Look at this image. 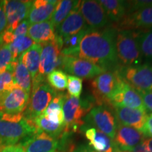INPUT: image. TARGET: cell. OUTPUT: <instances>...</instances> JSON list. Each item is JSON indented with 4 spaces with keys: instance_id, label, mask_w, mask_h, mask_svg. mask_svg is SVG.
I'll return each mask as SVG.
<instances>
[{
    "instance_id": "obj_1",
    "label": "cell",
    "mask_w": 152,
    "mask_h": 152,
    "mask_svg": "<svg viewBox=\"0 0 152 152\" xmlns=\"http://www.w3.org/2000/svg\"><path fill=\"white\" fill-rule=\"evenodd\" d=\"M117 31L111 26L89 31L80 42L77 57L90 61L106 71L116 70L119 68L115 46Z\"/></svg>"
},
{
    "instance_id": "obj_2",
    "label": "cell",
    "mask_w": 152,
    "mask_h": 152,
    "mask_svg": "<svg viewBox=\"0 0 152 152\" xmlns=\"http://www.w3.org/2000/svg\"><path fill=\"white\" fill-rule=\"evenodd\" d=\"M39 130L33 121L23 113H0V145H13Z\"/></svg>"
},
{
    "instance_id": "obj_3",
    "label": "cell",
    "mask_w": 152,
    "mask_h": 152,
    "mask_svg": "<svg viewBox=\"0 0 152 152\" xmlns=\"http://www.w3.org/2000/svg\"><path fill=\"white\" fill-rule=\"evenodd\" d=\"M94 100L92 97L80 99L67 94L63 106L64 133L69 134L71 131L75 132L84 124L85 117L94 107Z\"/></svg>"
},
{
    "instance_id": "obj_4",
    "label": "cell",
    "mask_w": 152,
    "mask_h": 152,
    "mask_svg": "<svg viewBox=\"0 0 152 152\" xmlns=\"http://www.w3.org/2000/svg\"><path fill=\"white\" fill-rule=\"evenodd\" d=\"M115 46L118 61L123 64V66L142 64L143 59L137 39L136 30H118Z\"/></svg>"
},
{
    "instance_id": "obj_5",
    "label": "cell",
    "mask_w": 152,
    "mask_h": 152,
    "mask_svg": "<svg viewBox=\"0 0 152 152\" xmlns=\"http://www.w3.org/2000/svg\"><path fill=\"white\" fill-rule=\"evenodd\" d=\"M46 81L33 85L31 96L23 113L28 119H34L42 115L46 110L57 92Z\"/></svg>"
},
{
    "instance_id": "obj_6",
    "label": "cell",
    "mask_w": 152,
    "mask_h": 152,
    "mask_svg": "<svg viewBox=\"0 0 152 152\" xmlns=\"http://www.w3.org/2000/svg\"><path fill=\"white\" fill-rule=\"evenodd\" d=\"M109 105H99L94 106L85 117V123L94 125L101 132H102L112 140L115 137L118 123L113 108Z\"/></svg>"
},
{
    "instance_id": "obj_7",
    "label": "cell",
    "mask_w": 152,
    "mask_h": 152,
    "mask_svg": "<svg viewBox=\"0 0 152 152\" xmlns=\"http://www.w3.org/2000/svg\"><path fill=\"white\" fill-rule=\"evenodd\" d=\"M120 77L137 91L152 92V65L122 66L117 69Z\"/></svg>"
},
{
    "instance_id": "obj_8",
    "label": "cell",
    "mask_w": 152,
    "mask_h": 152,
    "mask_svg": "<svg viewBox=\"0 0 152 152\" xmlns=\"http://www.w3.org/2000/svg\"><path fill=\"white\" fill-rule=\"evenodd\" d=\"M63 39L56 35L54 41L42 45L39 73L36 77L46 80L51 72L61 68L62 61Z\"/></svg>"
},
{
    "instance_id": "obj_9",
    "label": "cell",
    "mask_w": 152,
    "mask_h": 152,
    "mask_svg": "<svg viewBox=\"0 0 152 152\" xmlns=\"http://www.w3.org/2000/svg\"><path fill=\"white\" fill-rule=\"evenodd\" d=\"M117 69L106 71L94 77L91 82L93 96L98 106L108 105V99L117 88L121 80Z\"/></svg>"
},
{
    "instance_id": "obj_10",
    "label": "cell",
    "mask_w": 152,
    "mask_h": 152,
    "mask_svg": "<svg viewBox=\"0 0 152 152\" xmlns=\"http://www.w3.org/2000/svg\"><path fill=\"white\" fill-rule=\"evenodd\" d=\"M107 104L113 108L128 107L146 111L143 101L138 91L122 78L117 88L108 99Z\"/></svg>"
},
{
    "instance_id": "obj_11",
    "label": "cell",
    "mask_w": 152,
    "mask_h": 152,
    "mask_svg": "<svg viewBox=\"0 0 152 152\" xmlns=\"http://www.w3.org/2000/svg\"><path fill=\"white\" fill-rule=\"evenodd\" d=\"M61 68L71 75L80 78H94L106 71L104 68L89 60L77 56L64 55H62Z\"/></svg>"
},
{
    "instance_id": "obj_12",
    "label": "cell",
    "mask_w": 152,
    "mask_h": 152,
    "mask_svg": "<svg viewBox=\"0 0 152 152\" xmlns=\"http://www.w3.org/2000/svg\"><path fill=\"white\" fill-rule=\"evenodd\" d=\"M80 10L87 26L92 30L103 29L109 24V18L98 1H81Z\"/></svg>"
},
{
    "instance_id": "obj_13",
    "label": "cell",
    "mask_w": 152,
    "mask_h": 152,
    "mask_svg": "<svg viewBox=\"0 0 152 152\" xmlns=\"http://www.w3.org/2000/svg\"><path fill=\"white\" fill-rule=\"evenodd\" d=\"M30 94L18 86L0 96V113H21L27 107Z\"/></svg>"
},
{
    "instance_id": "obj_14",
    "label": "cell",
    "mask_w": 152,
    "mask_h": 152,
    "mask_svg": "<svg viewBox=\"0 0 152 152\" xmlns=\"http://www.w3.org/2000/svg\"><path fill=\"white\" fill-rule=\"evenodd\" d=\"M20 144L25 152H54L60 147L57 139L39 130L23 139Z\"/></svg>"
},
{
    "instance_id": "obj_15",
    "label": "cell",
    "mask_w": 152,
    "mask_h": 152,
    "mask_svg": "<svg viewBox=\"0 0 152 152\" xmlns=\"http://www.w3.org/2000/svg\"><path fill=\"white\" fill-rule=\"evenodd\" d=\"M33 1H4V10L7 17V29L14 31L18 24L28 19Z\"/></svg>"
},
{
    "instance_id": "obj_16",
    "label": "cell",
    "mask_w": 152,
    "mask_h": 152,
    "mask_svg": "<svg viewBox=\"0 0 152 152\" xmlns=\"http://www.w3.org/2000/svg\"><path fill=\"white\" fill-rule=\"evenodd\" d=\"M80 3L81 1L56 29V35L62 39L75 35L87 28L80 10Z\"/></svg>"
},
{
    "instance_id": "obj_17",
    "label": "cell",
    "mask_w": 152,
    "mask_h": 152,
    "mask_svg": "<svg viewBox=\"0 0 152 152\" xmlns=\"http://www.w3.org/2000/svg\"><path fill=\"white\" fill-rule=\"evenodd\" d=\"M115 27L118 30H142L152 28V7L127 14Z\"/></svg>"
},
{
    "instance_id": "obj_18",
    "label": "cell",
    "mask_w": 152,
    "mask_h": 152,
    "mask_svg": "<svg viewBox=\"0 0 152 152\" xmlns=\"http://www.w3.org/2000/svg\"><path fill=\"white\" fill-rule=\"evenodd\" d=\"M144 137L141 131L118 124L113 141L119 151H130L133 147L141 143Z\"/></svg>"
},
{
    "instance_id": "obj_19",
    "label": "cell",
    "mask_w": 152,
    "mask_h": 152,
    "mask_svg": "<svg viewBox=\"0 0 152 152\" xmlns=\"http://www.w3.org/2000/svg\"><path fill=\"white\" fill-rule=\"evenodd\" d=\"M113 109L118 124L142 131L148 115L147 111L128 107H115Z\"/></svg>"
},
{
    "instance_id": "obj_20",
    "label": "cell",
    "mask_w": 152,
    "mask_h": 152,
    "mask_svg": "<svg viewBox=\"0 0 152 152\" xmlns=\"http://www.w3.org/2000/svg\"><path fill=\"white\" fill-rule=\"evenodd\" d=\"M89 146L97 152H118L113 140L97 129L88 127L83 129Z\"/></svg>"
},
{
    "instance_id": "obj_21",
    "label": "cell",
    "mask_w": 152,
    "mask_h": 152,
    "mask_svg": "<svg viewBox=\"0 0 152 152\" xmlns=\"http://www.w3.org/2000/svg\"><path fill=\"white\" fill-rule=\"evenodd\" d=\"M57 2L56 0L33 1L28 16L29 23L35 24L51 19Z\"/></svg>"
},
{
    "instance_id": "obj_22",
    "label": "cell",
    "mask_w": 152,
    "mask_h": 152,
    "mask_svg": "<svg viewBox=\"0 0 152 152\" xmlns=\"http://www.w3.org/2000/svg\"><path fill=\"white\" fill-rule=\"evenodd\" d=\"M27 35L36 44L44 45L54 41L56 38L55 28L50 20L30 25Z\"/></svg>"
},
{
    "instance_id": "obj_23",
    "label": "cell",
    "mask_w": 152,
    "mask_h": 152,
    "mask_svg": "<svg viewBox=\"0 0 152 152\" xmlns=\"http://www.w3.org/2000/svg\"><path fill=\"white\" fill-rule=\"evenodd\" d=\"M103 7L109 20L118 23L128 14L129 1L123 0H100L98 1Z\"/></svg>"
},
{
    "instance_id": "obj_24",
    "label": "cell",
    "mask_w": 152,
    "mask_h": 152,
    "mask_svg": "<svg viewBox=\"0 0 152 152\" xmlns=\"http://www.w3.org/2000/svg\"><path fill=\"white\" fill-rule=\"evenodd\" d=\"M42 52V45L34 44L28 50L18 57V60L24 64L31 75L32 81L35 78L39 73V61Z\"/></svg>"
},
{
    "instance_id": "obj_25",
    "label": "cell",
    "mask_w": 152,
    "mask_h": 152,
    "mask_svg": "<svg viewBox=\"0 0 152 152\" xmlns=\"http://www.w3.org/2000/svg\"><path fill=\"white\" fill-rule=\"evenodd\" d=\"M67 94L59 92L53 99L47 108L42 113L47 119L57 124L64 125V113L63 106L65 102Z\"/></svg>"
},
{
    "instance_id": "obj_26",
    "label": "cell",
    "mask_w": 152,
    "mask_h": 152,
    "mask_svg": "<svg viewBox=\"0 0 152 152\" xmlns=\"http://www.w3.org/2000/svg\"><path fill=\"white\" fill-rule=\"evenodd\" d=\"M137 39L144 63L152 64V28L136 30Z\"/></svg>"
},
{
    "instance_id": "obj_27",
    "label": "cell",
    "mask_w": 152,
    "mask_h": 152,
    "mask_svg": "<svg viewBox=\"0 0 152 152\" xmlns=\"http://www.w3.org/2000/svg\"><path fill=\"white\" fill-rule=\"evenodd\" d=\"M80 1H72V0L58 1L50 20L56 29L65 20L66 17L73 11V9L78 4Z\"/></svg>"
},
{
    "instance_id": "obj_28",
    "label": "cell",
    "mask_w": 152,
    "mask_h": 152,
    "mask_svg": "<svg viewBox=\"0 0 152 152\" xmlns=\"http://www.w3.org/2000/svg\"><path fill=\"white\" fill-rule=\"evenodd\" d=\"M14 80L16 86L30 94L32 89L31 75L22 62L17 60L14 70Z\"/></svg>"
},
{
    "instance_id": "obj_29",
    "label": "cell",
    "mask_w": 152,
    "mask_h": 152,
    "mask_svg": "<svg viewBox=\"0 0 152 152\" xmlns=\"http://www.w3.org/2000/svg\"><path fill=\"white\" fill-rule=\"evenodd\" d=\"M34 123L39 130L47 133L52 137L57 139L62 135L64 130V125L54 123L47 118L43 114L33 120Z\"/></svg>"
},
{
    "instance_id": "obj_30",
    "label": "cell",
    "mask_w": 152,
    "mask_h": 152,
    "mask_svg": "<svg viewBox=\"0 0 152 152\" xmlns=\"http://www.w3.org/2000/svg\"><path fill=\"white\" fill-rule=\"evenodd\" d=\"M35 42L28 35L20 36L15 38L14 40L9 45V47L15 61H16L18 57L33 46Z\"/></svg>"
},
{
    "instance_id": "obj_31",
    "label": "cell",
    "mask_w": 152,
    "mask_h": 152,
    "mask_svg": "<svg viewBox=\"0 0 152 152\" xmlns=\"http://www.w3.org/2000/svg\"><path fill=\"white\" fill-rule=\"evenodd\" d=\"M48 84L54 90L64 91L67 88L68 75L61 69H56L47 76Z\"/></svg>"
},
{
    "instance_id": "obj_32",
    "label": "cell",
    "mask_w": 152,
    "mask_h": 152,
    "mask_svg": "<svg viewBox=\"0 0 152 152\" xmlns=\"http://www.w3.org/2000/svg\"><path fill=\"white\" fill-rule=\"evenodd\" d=\"M16 61L13 62L4 73L0 74V96L11 90L16 86L14 80V70Z\"/></svg>"
},
{
    "instance_id": "obj_33",
    "label": "cell",
    "mask_w": 152,
    "mask_h": 152,
    "mask_svg": "<svg viewBox=\"0 0 152 152\" xmlns=\"http://www.w3.org/2000/svg\"><path fill=\"white\" fill-rule=\"evenodd\" d=\"M14 61L9 45L0 47V74L4 73Z\"/></svg>"
},
{
    "instance_id": "obj_34",
    "label": "cell",
    "mask_w": 152,
    "mask_h": 152,
    "mask_svg": "<svg viewBox=\"0 0 152 152\" xmlns=\"http://www.w3.org/2000/svg\"><path fill=\"white\" fill-rule=\"evenodd\" d=\"M67 90L70 96L79 98L83 90V80L73 75H68Z\"/></svg>"
},
{
    "instance_id": "obj_35",
    "label": "cell",
    "mask_w": 152,
    "mask_h": 152,
    "mask_svg": "<svg viewBox=\"0 0 152 152\" xmlns=\"http://www.w3.org/2000/svg\"><path fill=\"white\" fill-rule=\"evenodd\" d=\"M129 9L128 14L141 9L152 7V0H137V1H128Z\"/></svg>"
},
{
    "instance_id": "obj_36",
    "label": "cell",
    "mask_w": 152,
    "mask_h": 152,
    "mask_svg": "<svg viewBox=\"0 0 152 152\" xmlns=\"http://www.w3.org/2000/svg\"><path fill=\"white\" fill-rule=\"evenodd\" d=\"M143 101L146 111L148 113H152V92L138 91Z\"/></svg>"
},
{
    "instance_id": "obj_37",
    "label": "cell",
    "mask_w": 152,
    "mask_h": 152,
    "mask_svg": "<svg viewBox=\"0 0 152 152\" xmlns=\"http://www.w3.org/2000/svg\"><path fill=\"white\" fill-rule=\"evenodd\" d=\"M29 26H30L29 22H28V20L26 19V20H23L22 22H20L14 31H11H11L12 32L13 35H14L15 38L20 37V36L27 35L28 30V28H29Z\"/></svg>"
},
{
    "instance_id": "obj_38",
    "label": "cell",
    "mask_w": 152,
    "mask_h": 152,
    "mask_svg": "<svg viewBox=\"0 0 152 152\" xmlns=\"http://www.w3.org/2000/svg\"><path fill=\"white\" fill-rule=\"evenodd\" d=\"M7 26V20L6 17L4 10V1L0 4V47L2 46L3 44L1 40V35L6 30Z\"/></svg>"
},
{
    "instance_id": "obj_39",
    "label": "cell",
    "mask_w": 152,
    "mask_h": 152,
    "mask_svg": "<svg viewBox=\"0 0 152 152\" xmlns=\"http://www.w3.org/2000/svg\"><path fill=\"white\" fill-rule=\"evenodd\" d=\"M141 132L145 137H152V113H148L147 120Z\"/></svg>"
},
{
    "instance_id": "obj_40",
    "label": "cell",
    "mask_w": 152,
    "mask_h": 152,
    "mask_svg": "<svg viewBox=\"0 0 152 152\" xmlns=\"http://www.w3.org/2000/svg\"><path fill=\"white\" fill-rule=\"evenodd\" d=\"M0 152H25V151L20 144H13L1 146Z\"/></svg>"
},
{
    "instance_id": "obj_41",
    "label": "cell",
    "mask_w": 152,
    "mask_h": 152,
    "mask_svg": "<svg viewBox=\"0 0 152 152\" xmlns=\"http://www.w3.org/2000/svg\"><path fill=\"white\" fill-rule=\"evenodd\" d=\"M73 152H97L91 148L90 146H87L85 144H81L74 150Z\"/></svg>"
},
{
    "instance_id": "obj_42",
    "label": "cell",
    "mask_w": 152,
    "mask_h": 152,
    "mask_svg": "<svg viewBox=\"0 0 152 152\" xmlns=\"http://www.w3.org/2000/svg\"><path fill=\"white\" fill-rule=\"evenodd\" d=\"M143 143L147 149L149 150L150 152H152V137L144 139L143 140Z\"/></svg>"
},
{
    "instance_id": "obj_43",
    "label": "cell",
    "mask_w": 152,
    "mask_h": 152,
    "mask_svg": "<svg viewBox=\"0 0 152 152\" xmlns=\"http://www.w3.org/2000/svg\"><path fill=\"white\" fill-rule=\"evenodd\" d=\"M144 152H150V151H149V150H147V149H146V150H145V151H144Z\"/></svg>"
},
{
    "instance_id": "obj_44",
    "label": "cell",
    "mask_w": 152,
    "mask_h": 152,
    "mask_svg": "<svg viewBox=\"0 0 152 152\" xmlns=\"http://www.w3.org/2000/svg\"><path fill=\"white\" fill-rule=\"evenodd\" d=\"M2 1H0V4H1L2 3Z\"/></svg>"
},
{
    "instance_id": "obj_45",
    "label": "cell",
    "mask_w": 152,
    "mask_h": 152,
    "mask_svg": "<svg viewBox=\"0 0 152 152\" xmlns=\"http://www.w3.org/2000/svg\"><path fill=\"white\" fill-rule=\"evenodd\" d=\"M118 152H128V151H119Z\"/></svg>"
},
{
    "instance_id": "obj_46",
    "label": "cell",
    "mask_w": 152,
    "mask_h": 152,
    "mask_svg": "<svg viewBox=\"0 0 152 152\" xmlns=\"http://www.w3.org/2000/svg\"><path fill=\"white\" fill-rule=\"evenodd\" d=\"M54 152H63V151H54Z\"/></svg>"
},
{
    "instance_id": "obj_47",
    "label": "cell",
    "mask_w": 152,
    "mask_h": 152,
    "mask_svg": "<svg viewBox=\"0 0 152 152\" xmlns=\"http://www.w3.org/2000/svg\"><path fill=\"white\" fill-rule=\"evenodd\" d=\"M0 149H1V146H0Z\"/></svg>"
},
{
    "instance_id": "obj_48",
    "label": "cell",
    "mask_w": 152,
    "mask_h": 152,
    "mask_svg": "<svg viewBox=\"0 0 152 152\" xmlns=\"http://www.w3.org/2000/svg\"><path fill=\"white\" fill-rule=\"evenodd\" d=\"M0 146H1V145H0Z\"/></svg>"
}]
</instances>
